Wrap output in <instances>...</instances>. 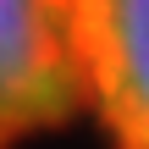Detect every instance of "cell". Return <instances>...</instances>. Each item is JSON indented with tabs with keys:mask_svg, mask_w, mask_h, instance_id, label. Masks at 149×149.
Listing matches in <instances>:
<instances>
[{
	"mask_svg": "<svg viewBox=\"0 0 149 149\" xmlns=\"http://www.w3.org/2000/svg\"><path fill=\"white\" fill-rule=\"evenodd\" d=\"M83 116L72 0H0V149Z\"/></svg>",
	"mask_w": 149,
	"mask_h": 149,
	"instance_id": "1",
	"label": "cell"
},
{
	"mask_svg": "<svg viewBox=\"0 0 149 149\" xmlns=\"http://www.w3.org/2000/svg\"><path fill=\"white\" fill-rule=\"evenodd\" d=\"M83 116L116 149H149V0H72Z\"/></svg>",
	"mask_w": 149,
	"mask_h": 149,
	"instance_id": "2",
	"label": "cell"
}]
</instances>
